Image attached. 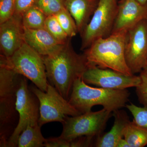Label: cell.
I'll return each mask as SVG.
<instances>
[{
	"label": "cell",
	"instance_id": "cell-32",
	"mask_svg": "<svg viewBox=\"0 0 147 147\" xmlns=\"http://www.w3.org/2000/svg\"><path fill=\"white\" fill-rule=\"evenodd\" d=\"M146 19L147 21V18H146Z\"/></svg>",
	"mask_w": 147,
	"mask_h": 147
},
{
	"label": "cell",
	"instance_id": "cell-15",
	"mask_svg": "<svg viewBox=\"0 0 147 147\" xmlns=\"http://www.w3.org/2000/svg\"><path fill=\"white\" fill-rule=\"evenodd\" d=\"M115 118L114 124L110 131L97 137L94 143L97 147H117L124 134L127 126L131 121L127 113L123 110H116L113 113Z\"/></svg>",
	"mask_w": 147,
	"mask_h": 147
},
{
	"label": "cell",
	"instance_id": "cell-20",
	"mask_svg": "<svg viewBox=\"0 0 147 147\" xmlns=\"http://www.w3.org/2000/svg\"><path fill=\"white\" fill-rule=\"evenodd\" d=\"M44 28L58 42L64 45L70 39L56 18L55 15L47 16L45 19Z\"/></svg>",
	"mask_w": 147,
	"mask_h": 147
},
{
	"label": "cell",
	"instance_id": "cell-3",
	"mask_svg": "<svg viewBox=\"0 0 147 147\" xmlns=\"http://www.w3.org/2000/svg\"><path fill=\"white\" fill-rule=\"evenodd\" d=\"M127 31L111 34L96 39L84 50L88 66L109 69L128 75H134L127 64L125 47Z\"/></svg>",
	"mask_w": 147,
	"mask_h": 147
},
{
	"label": "cell",
	"instance_id": "cell-10",
	"mask_svg": "<svg viewBox=\"0 0 147 147\" xmlns=\"http://www.w3.org/2000/svg\"><path fill=\"white\" fill-rule=\"evenodd\" d=\"M127 64L133 74L140 73L146 65L147 21L144 19L127 31L125 47Z\"/></svg>",
	"mask_w": 147,
	"mask_h": 147
},
{
	"label": "cell",
	"instance_id": "cell-23",
	"mask_svg": "<svg viewBox=\"0 0 147 147\" xmlns=\"http://www.w3.org/2000/svg\"><path fill=\"white\" fill-rule=\"evenodd\" d=\"M125 107L133 116V121L140 126L147 129V108L138 107L132 103L126 104Z\"/></svg>",
	"mask_w": 147,
	"mask_h": 147
},
{
	"label": "cell",
	"instance_id": "cell-31",
	"mask_svg": "<svg viewBox=\"0 0 147 147\" xmlns=\"http://www.w3.org/2000/svg\"><path fill=\"white\" fill-rule=\"evenodd\" d=\"M145 68H147V62H146V67H145Z\"/></svg>",
	"mask_w": 147,
	"mask_h": 147
},
{
	"label": "cell",
	"instance_id": "cell-2",
	"mask_svg": "<svg viewBox=\"0 0 147 147\" xmlns=\"http://www.w3.org/2000/svg\"><path fill=\"white\" fill-rule=\"evenodd\" d=\"M130 93L127 89L115 90L90 86L82 78L74 83L69 101L82 114L91 111L96 105L113 113L125 106Z\"/></svg>",
	"mask_w": 147,
	"mask_h": 147
},
{
	"label": "cell",
	"instance_id": "cell-1",
	"mask_svg": "<svg viewBox=\"0 0 147 147\" xmlns=\"http://www.w3.org/2000/svg\"><path fill=\"white\" fill-rule=\"evenodd\" d=\"M42 57L49 84L69 100L74 82L82 78L88 67L85 55L74 51L70 38L56 53Z\"/></svg>",
	"mask_w": 147,
	"mask_h": 147
},
{
	"label": "cell",
	"instance_id": "cell-6",
	"mask_svg": "<svg viewBox=\"0 0 147 147\" xmlns=\"http://www.w3.org/2000/svg\"><path fill=\"white\" fill-rule=\"evenodd\" d=\"M29 88L39 101V126L53 122L62 123L67 116L74 117L82 114L49 83L46 92L41 90L35 85Z\"/></svg>",
	"mask_w": 147,
	"mask_h": 147
},
{
	"label": "cell",
	"instance_id": "cell-26",
	"mask_svg": "<svg viewBox=\"0 0 147 147\" xmlns=\"http://www.w3.org/2000/svg\"><path fill=\"white\" fill-rule=\"evenodd\" d=\"M37 0H15V12L22 16L26 11L35 5Z\"/></svg>",
	"mask_w": 147,
	"mask_h": 147
},
{
	"label": "cell",
	"instance_id": "cell-14",
	"mask_svg": "<svg viewBox=\"0 0 147 147\" xmlns=\"http://www.w3.org/2000/svg\"><path fill=\"white\" fill-rule=\"evenodd\" d=\"M24 38L25 42L42 56L54 54L63 45L58 42L44 28H24Z\"/></svg>",
	"mask_w": 147,
	"mask_h": 147
},
{
	"label": "cell",
	"instance_id": "cell-18",
	"mask_svg": "<svg viewBox=\"0 0 147 147\" xmlns=\"http://www.w3.org/2000/svg\"><path fill=\"white\" fill-rule=\"evenodd\" d=\"M124 138L130 147H144L147 145V129L137 124L133 120L127 126Z\"/></svg>",
	"mask_w": 147,
	"mask_h": 147
},
{
	"label": "cell",
	"instance_id": "cell-17",
	"mask_svg": "<svg viewBox=\"0 0 147 147\" xmlns=\"http://www.w3.org/2000/svg\"><path fill=\"white\" fill-rule=\"evenodd\" d=\"M39 125H28L18 137L17 147H42L46 140L41 133Z\"/></svg>",
	"mask_w": 147,
	"mask_h": 147
},
{
	"label": "cell",
	"instance_id": "cell-8",
	"mask_svg": "<svg viewBox=\"0 0 147 147\" xmlns=\"http://www.w3.org/2000/svg\"><path fill=\"white\" fill-rule=\"evenodd\" d=\"M118 0H98L89 23L81 34V50H85L94 41L112 34L117 13Z\"/></svg>",
	"mask_w": 147,
	"mask_h": 147
},
{
	"label": "cell",
	"instance_id": "cell-21",
	"mask_svg": "<svg viewBox=\"0 0 147 147\" xmlns=\"http://www.w3.org/2000/svg\"><path fill=\"white\" fill-rule=\"evenodd\" d=\"M55 15L68 37L75 36L78 32L76 22L65 7Z\"/></svg>",
	"mask_w": 147,
	"mask_h": 147
},
{
	"label": "cell",
	"instance_id": "cell-24",
	"mask_svg": "<svg viewBox=\"0 0 147 147\" xmlns=\"http://www.w3.org/2000/svg\"><path fill=\"white\" fill-rule=\"evenodd\" d=\"M141 82L136 87L138 100L144 107L147 108V68L144 69L140 73Z\"/></svg>",
	"mask_w": 147,
	"mask_h": 147
},
{
	"label": "cell",
	"instance_id": "cell-11",
	"mask_svg": "<svg viewBox=\"0 0 147 147\" xmlns=\"http://www.w3.org/2000/svg\"><path fill=\"white\" fill-rule=\"evenodd\" d=\"M82 79L86 84L100 88L115 90L127 89L137 87L141 82L140 76L128 75L119 71L88 66Z\"/></svg>",
	"mask_w": 147,
	"mask_h": 147
},
{
	"label": "cell",
	"instance_id": "cell-4",
	"mask_svg": "<svg viewBox=\"0 0 147 147\" xmlns=\"http://www.w3.org/2000/svg\"><path fill=\"white\" fill-rule=\"evenodd\" d=\"M23 76L0 62V147H6L18 124L16 93Z\"/></svg>",
	"mask_w": 147,
	"mask_h": 147
},
{
	"label": "cell",
	"instance_id": "cell-9",
	"mask_svg": "<svg viewBox=\"0 0 147 147\" xmlns=\"http://www.w3.org/2000/svg\"><path fill=\"white\" fill-rule=\"evenodd\" d=\"M39 106L38 99L28 86L27 78L23 76L16 93L18 123L8 139L6 147H17L18 137L24 129L28 125L38 124Z\"/></svg>",
	"mask_w": 147,
	"mask_h": 147
},
{
	"label": "cell",
	"instance_id": "cell-7",
	"mask_svg": "<svg viewBox=\"0 0 147 147\" xmlns=\"http://www.w3.org/2000/svg\"><path fill=\"white\" fill-rule=\"evenodd\" d=\"M112 115V112L103 108L96 112L67 116L62 123L63 129L59 137L68 142L83 136L97 138L101 135Z\"/></svg>",
	"mask_w": 147,
	"mask_h": 147
},
{
	"label": "cell",
	"instance_id": "cell-30",
	"mask_svg": "<svg viewBox=\"0 0 147 147\" xmlns=\"http://www.w3.org/2000/svg\"><path fill=\"white\" fill-rule=\"evenodd\" d=\"M137 1L142 4L146 3L147 2V0H137Z\"/></svg>",
	"mask_w": 147,
	"mask_h": 147
},
{
	"label": "cell",
	"instance_id": "cell-13",
	"mask_svg": "<svg viewBox=\"0 0 147 147\" xmlns=\"http://www.w3.org/2000/svg\"><path fill=\"white\" fill-rule=\"evenodd\" d=\"M147 18V2L142 4L137 0H120L112 33L128 31Z\"/></svg>",
	"mask_w": 147,
	"mask_h": 147
},
{
	"label": "cell",
	"instance_id": "cell-29",
	"mask_svg": "<svg viewBox=\"0 0 147 147\" xmlns=\"http://www.w3.org/2000/svg\"><path fill=\"white\" fill-rule=\"evenodd\" d=\"M117 147H130L128 142L124 138L121 139L117 144Z\"/></svg>",
	"mask_w": 147,
	"mask_h": 147
},
{
	"label": "cell",
	"instance_id": "cell-27",
	"mask_svg": "<svg viewBox=\"0 0 147 147\" xmlns=\"http://www.w3.org/2000/svg\"><path fill=\"white\" fill-rule=\"evenodd\" d=\"M95 137L83 136L74 139L70 142V147H90Z\"/></svg>",
	"mask_w": 147,
	"mask_h": 147
},
{
	"label": "cell",
	"instance_id": "cell-22",
	"mask_svg": "<svg viewBox=\"0 0 147 147\" xmlns=\"http://www.w3.org/2000/svg\"><path fill=\"white\" fill-rule=\"evenodd\" d=\"M35 5L47 16L56 15L65 7L64 0H37Z\"/></svg>",
	"mask_w": 147,
	"mask_h": 147
},
{
	"label": "cell",
	"instance_id": "cell-25",
	"mask_svg": "<svg viewBox=\"0 0 147 147\" xmlns=\"http://www.w3.org/2000/svg\"><path fill=\"white\" fill-rule=\"evenodd\" d=\"M15 12V0H0V24L11 18Z\"/></svg>",
	"mask_w": 147,
	"mask_h": 147
},
{
	"label": "cell",
	"instance_id": "cell-16",
	"mask_svg": "<svg viewBox=\"0 0 147 147\" xmlns=\"http://www.w3.org/2000/svg\"><path fill=\"white\" fill-rule=\"evenodd\" d=\"M98 2V0H64L65 7L74 19L80 34L89 23Z\"/></svg>",
	"mask_w": 147,
	"mask_h": 147
},
{
	"label": "cell",
	"instance_id": "cell-12",
	"mask_svg": "<svg viewBox=\"0 0 147 147\" xmlns=\"http://www.w3.org/2000/svg\"><path fill=\"white\" fill-rule=\"evenodd\" d=\"M24 42L22 16L15 13L0 24L1 55L7 59L10 57Z\"/></svg>",
	"mask_w": 147,
	"mask_h": 147
},
{
	"label": "cell",
	"instance_id": "cell-5",
	"mask_svg": "<svg viewBox=\"0 0 147 147\" xmlns=\"http://www.w3.org/2000/svg\"><path fill=\"white\" fill-rule=\"evenodd\" d=\"M1 56L17 73L31 81L41 90L47 91L49 82L43 58L26 42L10 57L7 59Z\"/></svg>",
	"mask_w": 147,
	"mask_h": 147
},
{
	"label": "cell",
	"instance_id": "cell-28",
	"mask_svg": "<svg viewBox=\"0 0 147 147\" xmlns=\"http://www.w3.org/2000/svg\"><path fill=\"white\" fill-rule=\"evenodd\" d=\"M44 147H70V142L60 138L53 137L46 139Z\"/></svg>",
	"mask_w": 147,
	"mask_h": 147
},
{
	"label": "cell",
	"instance_id": "cell-19",
	"mask_svg": "<svg viewBox=\"0 0 147 147\" xmlns=\"http://www.w3.org/2000/svg\"><path fill=\"white\" fill-rule=\"evenodd\" d=\"M47 16L36 5L32 7L22 15L23 27L29 29H38L44 28Z\"/></svg>",
	"mask_w": 147,
	"mask_h": 147
}]
</instances>
